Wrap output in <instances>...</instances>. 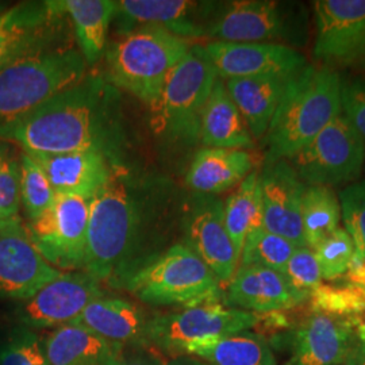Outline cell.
Returning <instances> with one entry per match:
<instances>
[{
    "label": "cell",
    "instance_id": "cell-12",
    "mask_svg": "<svg viewBox=\"0 0 365 365\" xmlns=\"http://www.w3.org/2000/svg\"><path fill=\"white\" fill-rule=\"evenodd\" d=\"M315 58L329 69L365 71V0H317Z\"/></svg>",
    "mask_w": 365,
    "mask_h": 365
},
{
    "label": "cell",
    "instance_id": "cell-3",
    "mask_svg": "<svg viewBox=\"0 0 365 365\" xmlns=\"http://www.w3.org/2000/svg\"><path fill=\"white\" fill-rule=\"evenodd\" d=\"M192 45L190 39L160 27H137L108 46L107 75L118 88L152 107L170 72Z\"/></svg>",
    "mask_w": 365,
    "mask_h": 365
},
{
    "label": "cell",
    "instance_id": "cell-37",
    "mask_svg": "<svg viewBox=\"0 0 365 365\" xmlns=\"http://www.w3.org/2000/svg\"><path fill=\"white\" fill-rule=\"evenodd\" d=\"M345 230L354 245L353 262L365 261V180L353 182L339 194Z\"/></svg>",
    "mask_w": 365,
    "mask_h": 365
},
{
    "label": "cell",
    "instance_id": "cell-2",
    "mask_svg": "<svg viewBox=\"0 0 365 365\" xmlns=\"http://www.w3.org/2000/svg\"><path fill=\"white\" fill-rule=\"evenodd\" d=\"M341 78L327 66L307 64L288 80L267 131V163L292 158L342 111Z\"/></svg>",
    "mask_w": 365,
    "mask_h": 365
},
{
    "label": "cell",
    "instance_id": "cell-45",
    "mask_svg": "<svg viewBox=\"0 0 365 365\" xmlns=\"http://www.w3.org/2000/svg\"><path fill=\"white\" fill-rule=\"evenodd\" d=\"M0 225H4V223H1V222H0Z\"/></svg>",
    "mask_w": 365,
    "mask_h": 365
},
{
    "label": "cell",
    "instance_id": "cell-26",
    "mask_svg": "<svg viewBox=\"0 0 365 365\" xmlns=\"http://www.w3.org/2000/svg\"><path fill=\"white\" fill-rule=\"evenodd\" d=\"M291 76L230 78L226 90L244 118L253 138L267 134Z\"/></svg>",
    "mask_w": 365,
    "mask_h": 365
},
{
    "label": "cell",
    "instance_id": "cell-36",
    "mask_svg": "<svg viewBox=\"0 0 365 365\" xmlns=\"http://www.w3.org/2000/svg\"><path fill=\"white\" fill-rule=\"evenodd\" d=\"M322 279L337 280L345 276L354 260V245L345 229L339 227L314 249Z\"/></svg>",
    "mask_w": 365,
    "mask_h": 365
},
{
    "label": "cell",
    "instance_id": "cell-40",
    "mask_svg": "<svg viewBox=\"0 0 365 365\" xmlns=\"http://www.w3.org/2000/svg\"><path fill=\"white\" fill-rule=\"evenodd\" d=\"M341 107L365 140V76L346 83L341 81Z\"/></svg>",
    "mask_w": 365,
    "mask_h": 365
},
{
    "label": "cell",
    "instance_id": "cell-11",
    "mask_svg": "<svg viewBox=\"0 0 365 365\" xmlns=\"http://www.w3.org/2000/svg\"><path fill=\"white\" fill-rule=\"evenodd\" d=\"M90 199L56 195L49 210L25 225L43 259L63 271H83L87 245Z\"/></svg>",
    "mask_w": 365,
    "mask_h": 365
},
{
    "label": "cell",
    "instance_id": "cell-14",
    "mask_svg": "<svg viewBox=\"0 0 365 365\" xmlns=\"http://www.w3.org/2000/svg\"><path fill=\"white\" fill-rule=\"evenodd\" d=\"M218 78L292 76L307 66L297 49L279 43H237L211 41L202 45Z\"/></svg>",
    "mask_w": 365,
    "mask_h": 365
},
{
    "label": "cell",
    "instance_id": "cell-43",
    "mask_svg": "<svg viewBox=\"0 0 365 365\" xmlns=\"http://www.w3.org/2000/svg\"><path fill=\"white\" fill-rule=\"evenodd\" d=\"M165 365H210L197 359L194 356H188V354H182V356H176L175 359H172L170 361H168Z\"/></svg>",
    "mask_w": 365,
    "mask_h": 365
},
{
    "label": "cell",
    "instance_id": "cell-24",
    "mask_svg": "<svg viewBox=\"0 0 365 365\" xmlns=\"http://www.w3.org/2000/svg\"><path fill=\"white\" fill-rule=\"evenodd\" d=\"M42 348L51 365H117L123 357V346L76 324L57 327Z\"/></svg>",
    "mask_w": 365,
    "mask_h": 365
},
{
    "label": "cell",
    "instance_id": "cell-46",
    "mask_svg": "<svg viewBox=\"0 0 365 365\" xmlns=\"http://www.w3.org/2000/svg\"><path fill=\"white\" fill-rule=\"evenodd\" d=\"M364 262H365V261H364Z\"/></svg>",
    "mask_w": 365,
    "mask_h": 365
},
{
    "label": "cell",
    "instance_id": "cell-1",
    "mask_svg": "<svg viewBox=\"0 0 365 365\" xmlns=\"http://www.w3.org/2000/svg\"><path fill=\"white\" fill-rule=\"evenodd\" d=\"M107 103L105 80L87 75L78 84L0 126V140L21 145L30 153L105 152Z\"/></svg>",
    "mask_w": 365,
    "mask_h": 365
},
{
    "label": "cell",
    "instance_id": "cell-8",
    "mask_svg": "<svg viewBox=\"0 0 365 365\" xmlns=\"http://www.w3.org/2000/svg\"><path fill=\"white\" fill-rule=\"evenodd\" d=\"M206 37L237 43H279L303 46L309 18L303 4L274 0H237L211 16Z\"/></svg>",
    "mask_w": 365,
    "mask_h": 365
},
{
    "label": "cell",
    "instance_id": "cell-15",
    "mask_svg": "<svg viewBox=\"0 0 365 365\" xmlns=\"http://www.w3.org/2000/svg\"><path fill=\"white\" fill-rule=\"evenodd\" d=\"M260 182L262 227L297 248H307L302 223V202L307 185L287 160L267 163Z\"/></svg>",
    "mask_w": 365,
    "mask_h": 365
},
{
    "label": "cell",
    "instance_id": "cell-23",
    "mask_svg": "<svg viewBox=\"0 0 365 365\" xmlns=\"http://www.w3.org/2000/svg\"><path fill=\"white\" fill-rule=\"evenodd\" d=\"M125 348V345L148 344L149 318L129 300L98 298L72 322Z\"/></svg>",
    "mask_w": 365,
    "mask_h": 365
},
{
    "label": "cell",
    "instance_id": "cell-4",
    "mask_svg": "<svg viewBox=\"0 0 365 365\" xmlns=\"http://www.w3.org/2000/svg\"><path fill=\"white\" fill-rule=\"evenodd\" d=\"M87 66L78 49L54 41L0 69V126L78 84Z\"/></svg>",
    "mask_w": 365,
    "mask_h": 365
},
{
    "label": "cell",
    "instance_id": "cell-33",
    "mask_svg": "<svg viewBox=\"0 0 365 365\" xmlns=\"http://www.w3.org/2000/svg\"><path fill=\"white\" fill-rule=\"evenodd\" d=\"M297 247L280 235H272L264 227L249 233L238 265H257L284 274L288 260Z\"/></svg>",
    "mask_w": 365,
    "mask_h": 365
},
{
    "label": "cell",
    "instance_id": "cell-42",
    "mask_svg": "<svg viewBox=\"0 0 365 365\" xmlns=\"http://www.w3.org/2000/svg\"><path fill=\"white\" fill-rule=\"evenodd\" d=\"M117 365H165L158 357L149 354V353H141L134 354L130 357H122V360Z\"/></svg>",
    "mask_w": 365,
    "mask_h": 365
},
{
    "label": "cell",
    "instance_id": "cell-35",
    "mask_svg": "<svg viewBox=\"0 0 365 365\" xmlns=\"http://www.w3.org/2000/svg\"><path fill=\"white\" fill-rule=\"evenodd\" d=\"M21 164L19 157L0 140V222L21 221Z\"/></svg>",
    "mask_w": 365,
    "mask_h": 365
},
{
    "label": "cell",
    "instance_id": "cell-28",
    "mask_svg": "<svg viewBox=\"0 0 365 365\" xmlns=\"http://www.w3.org/2000/svg\"><path fill=\"white\" fill-rule=\"evenodd\" d=\"M184 354L210 365H276L269 342L259 333L248 330L199 339L188 345Z\"/></svg>",
    "mask_w": 365,
    "mask_h": 365
},
{
    "label": "cell",
    "instance_id": "cell-31",
    "mask_svg": "<svg viewBox=\"0 0 365 365\" xmlns=\"http://www.w3.org/2000/svg\"><path fill=\"white\" fill-rule=\"evenodd\" d=\"M341 206L330 187L307 185L302 202V223L307 248L315 249L339 229Z\"/></svg>",
    "mask_w": 365,
    "mask_h": 365
},
{
    "label": "cell",
    "instance_id": "cell-34",
    "mask_svg": "<svg viewBox=\"0 0 365 365\" xmlns=\"http://www.w3.org/2000/svg\"><path fill=\"white\" fill-rule=\"evenodd\" d=\"M21 164V205L29 221H34L52 206L56 192L53 191L45 172L26 152L19 156Z\"/></svg>",
    "mask_w": 365,
    "mask_h": 365
},
{
    "label": "cell",
    "instance_id": "cell-9",
    "mask_svg": "<svg viewBox=\"0 0 365 365\" xmlns=\"http://www.w3.org/2000/svg\"><path fill=\"white\" fill-rule=\"evenodd\" d=\"M291 161L306 185L329 187L353 182L364 167V138L341 111Z\"/></svg>",
    "mask_w": 365,
    "mask_h": 365
},
{
    "label": "cell",
    "instance_id": "cell-6",
    "mask_svg": "<svg viewBox=\"0 0 365 365\" xmlns=\"http://www.w3.org/2000/svg\"><path fill=\"white\" fill-rule=\"evenodd\" d=\"M218 73L202 45L191 51L170 72L150 110V128L158 135L194 143L199 138L200 117Z\"/></svg>",
    "mask_w": 365,
    "mask_h": 365
},
{
    "label": "cell",
    "instance_id": "cell-20",
    "mask_svg": "<svg viewBox=\"0 0 365 365\" xmlns=\"http://www.w3.org/2000/svg\"><path fill=\"white\" fill-rule=\"evenodd\" d=\"M223 302L233 309L264 314L287 312L307 300L291 287L284 274L257 265H238Z\"/></svg>",
    "mask_w": 365,
    "mask_h": 365
},
{
    "label": "cell",
    "instance_id": "cell-17",
    "mask_svg": "<svg viewBox=\"0 0 365 365\" xmlns=\"http://www.w3.org/2000/svg\"><path fill=\"white\" fill-rule=\"evenodd\" d=\"M103 297L101 282L86 271L63 272L25 300L22 318L34 327L72 324L86 307Z\"/></svg>",
    "mask_w": 365,
    "mask_h": 365
},
{
    "label": "cell",
    "instance_id": "cell-32",
    "mask_svg": "<svg viewBox=\"0 0 365 365\" xmlns=\"http://www.w3.org/2000/svg\"><path fill=\"white\" fill-rule=\"evenodd\" d=\"M310 312L329 314L353 322L365 321V291L351 283L321 284L310 298Z\"/></svg>",
    "mask_w": 365,
    "mask_h": 365
},
{
    "label": "cell",
    "instance_id": "cell-21",
    "mask_svg": "<svg viewBox=\"0 0 365 365\" xmlns=\"http://www.w3.org/2000/svg\"><path fill=\"white\" fill-rule=\"evenodd\" d=\"M215 3L190 0H120L117 1V15L130 30L160 27L191 41L206 37V24L200 19L211 15Z\"/></svg>",
    "mask_w": 365,
    "mask_h": 365
},
{
    "label": "cell",
    "instance_id": "cell-19",
    "mask_svg": "<svg viewBox=\"0 0 365 365\" xmlns=\"http://www.w3.org/2000/svg\"><path fill=\"white\" fill-rule=\"evenodd\" d=\"M63 15L56 0L21 1L0 14V69L54 42L56 22Z\"/></svg>",
    "mask_w": 365,
    "mask_h": 365
},
{
    "label": "cell",
    "instance_id": "cell-41",
    "mask_svg": "<svg viewBox=\"0 0 365 365\" xmlns=\"http://www.w3.org/2000/svg\"><path fill=\"white\" fill-rule=\"evenodd\" d=\"M345 365H365V321L356 325V344Z\"/></svg>",
    "mask_w": 365,
    "mask_h": 365
},
{
    "label": "cell",
    "instance_id": "cell-29",
    "mask_svg": "<svg viewBox=\"0 0 365 365\" xmlns=\"http://www.w3.org/2000/svg\"><path fill=\"white\" fill-rule=\"evenodd\" d=\"M58 10L68 15L75 27L78 51L88 66L105 52L108 26L117 14L113 0H56Z\"/></svg>",
    "mask_w": 365,
    "mask_h": 365
},
{
    "label": "cell",
    "instance_id": "cell-27",
    "mask_svg": "<svg viewBox=\"0 0 365 365\" xmlns=\"http://www.w3.org/2000/svg\"><path fill=\"white\" fill-rule=\"evenodd\" d=\"M199 138L207 148L250 149L255 141L248 126L218 78L200 117Z\"/></svg>",
    "mask_w": 365,
    "mask_h": 365
},
{
    "label": "cell",
    "instance_id": "cell-38",
    "mask_svg": "<svg viewBox=\"0 0 365 365\" xmlns=\"http://www.w3.org/2000/svg\"><path fill=\"white\" fill-rule=\"evenodd\" d=\"M283 274L291 287L306 300H309L315 288L322 284L321 268L313 249H295Z\"/></svg>",
    "mask_w": 365,
    "mask_h": 365
},
{
    "label": "cell",
    "instance_id": "cell-7",
    "mask_svg": "<svg viewBox=\"0 0 365 365\" xmlns=\"http://www.w3.org/2000/svg\"><path fill=\"white\" fill-rule=\"evenodd\" d=\"M137 212L122 176L113 172L108 182L90 199L86 245V272L101 283L111 277L129 255L135 233Z\"/></svg>",
    "mask_w": 365,
    "mask_h": 365
},
{
    "label": "cell",
    "instance_id": "cell-39",
    "mask_svg": "<svg viewBox=\"0 0 365 365\" xmlns=\"http://www.w3.org/2000/svg\"><path fill=\"white\" fill-rule=\"evenodd\" d=\"M0 365H51L42 342L34 336H24L9 344L0 352Z\"/></svg>",
    "mask_w": 365,
    "mask_h": 365
},
{
    "label": "cell",
    "instance_id": "cell-5",
    "mask_svg": "<svg viewBox=\"0 0 365 365\" xmlns=\"http://www.w3.org/2000/svg\"><path fill=\"white\" fill-rule=\"evenodd\" d=\"M125 288L155 306L190 307L223 299L220 280L187 244H176L133 271Z\"/></svg>",
    "mask_w": 365,
    "mask_h": 365
},
{
    "label": "cell",
    "instance_id": "cell-10",
    "mask_svg": "<svg viewBox=\"0 0 365 365\" xmlns=\"http://www.w3.org/2000/svg\"><path fill=\"white\" fill-rule=\"evenodd\" d=\"M259 322L260 314L229 307L223 299L209 300L182 312L156 315L149 319L146 336L148 344L182 356L188 345L199 339L245 331Z\"/></svg>",
    "mask_w": 365,
    "mask_h": 365
},
{
    "label": "cell",
    "instance_id": "cell-25",
    "mask_svg": "<svg viewBox=\"0 0 365 365\" xmlns=\"http://www.w3.org/2000/svg\"><path fill=\"white\" fill-rule=\"evenodd\" d=\"M253 165L247 150L203 148L196 152L185 180L196 192L215 195L240 185L253 172Z\"/></svg>",
    "mask_w": 365,
    "mask_h": 365
},
{
    "label": "cell",
    "instance_id": "cell-16",
    "mask_svg": "<svg viewBox=\"0 0 365 365\" xmlns=\"http://www.w3.org/2000/svg\"><path fill=\"white\" fill-rule=\"evenodd\" d=\"M357 324L309 312L291 331V356L284 365L346 364L356 344Z\"/></svg>",
    "mask_w": 365,
    "mask_h": 365
},
{
    "label": "cell",
    "instance_id": "cell-30",
    "mask_svg": "<svg viewBox=\"0 0 365 365\" xmlns=\"http://www.w3.org/2000/svg\"><path fill=\"white\" fill-rule=\"evenodd\" d=\"M223 220L238 256L249 233L262 227L260 172L253 170L223 203Z\"/></svg>",
    "mask_w": 365,
    "mask_h": 365
},
{
    "label": "cell",
    "instance_id": "cell-18",
    "mask_svg": "<svg viewBox=\"0 0 365 365\" xmlns=\"http://www.w3.org/2000/svg\"><path fill=\"white\" fill-rule=\"evenodd\" d=\"M187 245L226 287L238 268L240 256L225 226L222 200L207 195L196 202L187 222Z\"/></svg>",
    "mask_w": 365,
    "mask_h": 365
},
{
    "label": "cell",
    "instance_id": "cell-22",
    "mask_svg": "<svg viewBox=\"0 0 365 365\" xmlns=\"http://www.w3.org/2000/svg\"><path fill=\"white\" fill-rule=\"evenodd\" d=\"M26 153L45 172L56 195L91 199L108 182L114 172V167L110 165L105 152L96 149L58 155Z\"/></svg>",
    "mask_w": 365,
    "mask_h": 365
},
{
    "label": "cell",
    "instance_id": "cell-13",
    "mask_svg": "<svg viewBox=\"0 0 365 365\" xmlns=\"http://www.w3.org/2000/svg\"><path fill=\"white\" fill-rule=\"evenodd\" d=\"M61 274L34 247L22 222L0 225V297L30 299Z\"/></svg>",
    "mask_w": 365,
    "mask_h": 365
},
{
    "label": "cell",
    "instance_id": "cell-44",
    "mask_svg": "<svg viewBox=\"0 0 365 365\" xmlns=\"http://www.w3.org/2000/svg\"><path fill=\"white\" fill-rule=\"evenodd\" d=\"M7 9H9L7 3H6V1H0V14L4 13Z\"/></svg>",
    "mask_w": 365,
    "mask_h": 365
}]
</instances>
